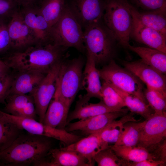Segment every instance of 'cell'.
<instances>
[{
	"label": "cell",
	"instance_id": "1",
	"mask_svg": "<svg viewBox=\"0 0 166 166\" xmlns=\"http://www.w3.org/2000/svg\"><path fill=\"white\" fill-rule=\"evenodd\" d=\"M67 48L52 43L37 44L14 51L3 61L18 72L38 71L46 73L55 64L64 59Z\"/></svg>",
	"mask_w": 166,
	"mask_h": 166
},
{
	"label": "cell",
	"instance_id": "2",
	"mask_svg": "<svg viewBox=\"0 0 166 166\" xmlns=\"http://www.w3.org/2000/svg\"><path fill=\"white\" fill-rule=\"evenodd\" d=\"M50 138L22 133L10 146L0 152V166H36L52 148Z\"/></svg>",
	"mask_w": 166,
	"mask_h": 166
},
{
	"label": "cell",
	"instance_id": "3",
	"mask_svg": "<svg viewBox=\"0 0 166 166\" xmlns=\"http://www.w3.org/2000/svg\"><path fill=\"white\" fill-rule=\"evenodd\" d=\"M83 41L86 52L92 56L96 65L113 60L118 44L102 19L92 23L84 29Z\"/></svg>",
	"mask_w": 166,
	"mask_h": 166
},
{
	"label": "cell",
	"instance_id": "4",
	"mask_svg": "<svg viewBox=\"0 0 166 166\" xmlns=\"http://www.w3.org/2000/svg\"><path fill=\"white\" fill-rule=\"evenodd\" d=\"M102 20L118 45L128 48L133 22L132 5L127 0H105Z\"/></svg>",
	"mask_w": 166,
	"mask_h": 166
},
{
	"label": "cell",
	"instance_id": "5",
	"mask_svg": "<svg viewBox=\"0 0 166 166\" xmlns=\"http://www.w3.org/2000/svg\"><path fill=\"white\" fill-rule=\"evenodd\" d=\"M50 42L66 48L73 47L84 53L83 31L70 11L67 2L60 17L50 30Z\"/></svg>",
	"mask_w": 166,
	"mask_h": 166
},
{
	"label": "cell",
	"instance_id": "6",
	"mask_svg": "<svg viewBox=\"0 0 166 166\" xmlns=\"http://www.w3.org/2000/svg\"><path fill=\"white\" fill-rule=\"evenodd\" d=\"M84 62L81 57L63 61L57 79L55 92L70 108L82 88Z\"/></svg>",
	"mask_w": 166,
	"mask_h": 166
},
{
	"label": "cell",
	"instance_id": "7",
	"mask_svg": "<svg viewBox=\"0 0 166 166\" xmlns=\"http://www.w3.org/2000/svg\"><path fill=\"white\" fill-rule=\"evenodd\" d=\"M98 70L103 81L136 96L148 104L144 94V84L130 71L119 66L113 60Z\"/></svg>",
	"mask_w": 166,
	"mask_h": 166
},
{
	"label": "cell",
	"instance_id": "8",
	"mask_svg": "<svg viewBox=\"0 0 166 166\" xmlns=\"http://www.w3.org/2000/svg\"><path fill=\"white\" fill-rule=\"evenodd\" d=\"M64 59L55 64L37 87L30 94L33 97L37 114L42 123L48 106L55 92L57 79Z\"/></svg>",
	"mask_w": 166,
	"mask_h": 166
},
{
	"label": "cell",
	"instance_id": "9",
	"mask_svg": "<svg viewBox=\"0 0 166 166\" xmlns=\"http://www.w3.org/2000/svg\"><path fill=\"white\" fill-rule=\"evenodd\" d=\"M0 116L30 134L53 138L63 143L69 139V133L65 129L53 128L33 119L14 116L0 110Z\"/></svg>",
	"mask_w": 166,
	"mask_h": 166
},
{
	"label": "cell",
	"instance_id": "10",
	"mask_svg": "<svg viewBox=\"0 0 166 166\" xmlns=\"http://www.w3.org/2000/svg\"><path fill=\"white\" fill-rule=\"evenodd\" d=\"M72 14L84 30L101 19L105 8V0H69L67 3Z\"/></svg>",
	"mask_w": 166,
	"mask_h": 166
},
{
	"label": "cell",
	"instance_id": "11",
	"mask_svg": "<svg viewBox=\"0 0 166 166\" xmlns=\"http://www.w3.org/2000/svg\"><path fill=\"white\" fill-rule=\"evenodd\" d=\"M8 27L10 49L15 51H21L38 44L34 33L25 22L19 9L12 16Z\"/></svg>",
	"mask_w": 166,
	"mask_h": 166
},
{
	"label": "cell",
	"instance_id": "12",
	"mask_svg": "<svg viewBox=\"0 0 166 166\" xmlns=\"http://www.w3.org/2000/svg\"><path fill=\"white\" fill-rule=\"evenodd\" d=\"M141 130L137 146L146 149L166 137V112H154Z\"/></svg>",
	"mask_w": 166,
	"mask_h": 166
},
{
	"label": "cell",
	"instance_id": "13",
	"mask_svg": "<svg viewBox=\"0 0 166 166\" xmlns=\"http://www.w3.org/2000/svg\"><path fill=\"white\" fill-rule=\"evenodd\" d=\"M123 64L124 68L134 74L146 86L166 91V75L146 64L141 59L125 61Z\"/></svg>",
	"mask_w": 166,
	"mask_h": 166
},
{
	"label": "cell",
	"instance_id": "14",
	"mask_svg": "<svg viewBox=\"0 0 166 166\" xmlns=\"http://www.w3.org/2000/svg\"><path fill=\"white\" fill-rule=\"evenodd\" d=\"M128 113L127 111H113L86 118L69 123L65 129L68 132L80 130L89 135L99 131L113 121Z\"/></svg>",
	"mask_w": 166,
	"mask_h": 166
},
{
	"label": "cell",
	"instance_id": "15",
	"mask_svg": "<svg viewBox=\"0 0 166 166\" xmlns=\"http://www.w3.org/2000/svg\"><path fill=\"white\" fill-rule=\"evenodd\" d=\"M131 11L133 22L130 38L149 48L166 53V36L142 24L133 14L132 8Z\"/></svg>",
	"mask_w": 166,
	"mask_h": 166
},
{
	"label": "cell",
	"instance_id": "16",
	"mask_svg": "<svg viewBox=\"0 0 166 166\" xmlns=\"http://www.w3.org/2000/svg\"><path fill=\"white\" fill-rule=\"evenodd\" d=\"M24 20L34 33L38 43H51L49 35L51 27L36 6L19 10Z\"/></svg>",
	"mask_w": 166,
	"mask_h": 166
},
{
	"label": "cell",
	"instance_id": "17",
	"mask_svg": "<svg viewBox=\"0 0 166 166\" xmlns=\"http://www.w3.org/2000/svg\"><path fill=\"white\" fill-rule=\"evenodd\" d=\"M36 166H92L86 158L73 151L52 148Z\"/></svg>",
	"mask_w": 166,
	"mask_h": 166
},
{
	"label": "cell",
	"instance_id": "18",
	"mask_svg": "<svg viewBox=\"0 0 166 166\" xmlns=\"http://www.w3.org/2000/svg\"><path fill=\"white\" fill-rule=\"evenodd\" d=\"M111 147L101 139L98 133L97 132L61 148L64 150L73 151L78 153L94 166V156L100 151Z\"/></svg>",
	"mask_w": 166,
	"mask_h": 166
},
{
	"label": "cell",
	"instance_id": "19",
	"mask_svg": "<svg viewBox=\"0 0 166 166\" xmlns=\"http://www.w3.org/2000/svg\"><path fill=\"white\" fill-rule=\"evenodd\" d=\"M89 100L85 95L79 96L74 109L68 115L67 125L75 119L80 120L111 112H128L129 110L128 108L118 110L110 108L106 105L101 100L97 103H89Z\"/></svg>",
	"mask_w": 166,
	"mask_h": 166
},
{
	"label": "cell",
	"instance_id": "20",
	"mask_svg": "<svg viewBox=\"0 0 166 166\" xmlns=\"http://www.w3.org/2000/svg\"><path fill=\"white\" fill-rule=\"evenodd\" d=\"M4 110L14 116L35 120L37 115L33 97L30 94L10 95L6 100Z\"/></svg>",
	"mask_w": 166,
	"mask_h": 166
},
{
	"label": "cell",
	"instance_id": "21",
	"mask_svg": "<svg viewBox=\"0 0 166 166\" xmlns=\"http://www.w3.org/2000/svg\"><path fill=\"white\" fill-rule=\"evenodd\" d=\"M92 56L87 52V59L83 72L82 88L86 92L85 96L90 100L91 98H97L101 100V84L98 70Z\"/></svg>",
	"mask_w": 166,
	"mask_h": 166
},
{
	"label": "cell",
	"instance_id": "22",
	"mask_svg": "<svg viewBox=\"0 0 166 166\" xmlns=\"http://www.w3.org/2000/svg\"><path fill=\"white\" fill-rule=\"evenodd\" d=\"M69 109L55 92L42 123L53 128L65 129Z\"/></svg>",
	"mask_w": 166,
	"mask_h": 166
},
{
	"label": "cell",
	"instance_id": "23",
	"mask_svg": "<svg viewBox=\"0 0 166 166\" xmlns=\"http://www.w3.org/2000/svg\"><path fill=\"white\" fill-rule=\"evenodd\" d=\"M46 74L33 71L19 72L14 78L10 95L30 94L39 85Z\"/></svg>",
	"mask_w": 166,
	"mask_h": 166
},
{
	"label": "cell",
	"instance_id": "24",
	"mask_svg": "<svg viewBox=\"0 0 166 166\" xmlns=\"http://www.w3.org/2000/svg\"><path fill=\"white\" fill-rule=\"evenodd\" d=\"M132 11L142 24L166 36V10H157L140 12L132 5Z\"/></svg>",
	"mask_w": 166,
	"mask_h": 166
},
{
	"label": "cell",
	"instance_id": "25",
	"mask_svg": "<svg viewBox=\"0 0 166 166\" xmlns=\"http://www.w3.org/2000/svg\"><path fill=\"white\" fill-rule=\"evenodd\" d=\"M128 49L138 54L145 63L166 74V53L151 48L134 46L129 45Z\"/></svg>",
	"mask_w": 166,
	"mask_h": 166
},
{
	"label": "cell",
	"instance_id": "26",
	"mask_svg": "<svg viewBox=\"0 0 166 166\" xmlns=\"http://www.w3.org/2000/svg\"><path fill=\"white\" fill-rule=\"evenodd\" d=\"M117 93L123 100L126 107L131 112L139 115L145 120L154 113L148 104L136 96L124 91L111 85Z\"/></svg>",
	"mask_w": 166,
	"mask_h": 166
},
{
	"label": "cell",
	"instance_id": "27",
	"mask_svg": "<svg viewBox=\"0 0 166 166\" xmlns=\"http://www.w3.org/2000/svg\"><path fill=\"white\" fill-rule=\"evenodd\" d=\"M134 113H131L121 117L118 120H114L101 130L97 132L101 138L105 142L109 144L114 143L117 141L123 128L124 123L129 121H139L133 117Z\"/></svg>",
	"mask_w": 166,
	"mask_h": 166
},
{
	"label": "cell",
	"instance_id": "28",
	"mask_svg": "<svg viewBox=\"0 0 166 166\" xmlns=\"http://www.w3.org/2000/svg\"><path fill=\"white\" fill-rule=\"evenodd\" d=\"M111 148L118 157L128 161L136 162L153 160L147 150L140 146L114 145Z\"/></svg>",
	"mask_w": 166,
	"mask_h": 166
},
{
	"label": "cell",
	"instance_id": "29",
	"mask_svg": "<svg viewBox=\"0 0 166 166\" xmlns=\"http://www.w3.org/2000/svg\"><path fill=\"white\" fill-rule=\"evenodd\" d=\"M145 121L141 122L129 121L123 125L122 131L115 145L137 146L141 130Z\"/></svg>",
	"mask_w": 166,
	"mask_h": 166
},
{
	"label": "cell",
	"instance_id": "30",
	"mask_svg": "<svg viewBox=\"0 0 166 166\" xmlns=\"http://www.w3.org/2000/svg\"><path fill=\"white\" fill-rule=\"evenodd\" d=\"M66 2V0H41L39 10L51 27L60 17Z\"/></svg>",
	"mask_w": 166,
	"mask_h": 166
},
{
	"label": "cell",
	"instance_id": "31",
	"mask_svg": "<svg viewBox=\"0 0 166 166\" xmlns=\"http://www.w3.org/2000/svg\"><path fill=\"white\" fill-rule=\"evenodd\" d=\"M23 130L0 116V152L10 146Z\"/></svg>",
	"mask_w": 166,
	"mask_h": 166
},
{
	"label": "cell",
	"instance_id": "32",
	"mask_svg": "<svg viewBox=\"0 0 166 166\" xmlns=\"http://www.w3.org/2000/svg\"><path fill=\"white\" fill-rule=\"evenodd\" d=\"M101 100L105 104L111 108L121 110L126 106L120 96L117 93L112 85L103 81L101 89Z\"/></svg>",
	"mask_w": 166,
	"mask_h": 166
},
{
	"label": "cell",
	"instance_id": "33",
	"mask_svg": "<svg viewBox=\"0 0 166 166\" xmlns=\"http://www.w3.org/2000/svg\"><path fill=\"white\" fill-rule=\"evenodd\" d=\"M144 94L148 105L154 112L166 111V91L159 90L146 86Z\"/></svg>",
	"mask_w": 166,
	"mask_h": 166
},
{
	"label": "cell",
	"instance_id": "34",
	"mask_svg": "<svg viewBox=\"0 0 166 166\" xmlns=\"http://www.w3.org/2000/svg\"><path fill=\"white\" fill-rule=\"evenodd\" d=\"M111 147L100 151L94 156L93 160L98 166H120L118 163L119 158Z\"/></svg>",
	"mask_w": 166,
	"mask_h": 166
},
{
	"label": "cell",
	"instance_id": "35",
	"mask_svg": "<svg viewBox=\"0 0 166 166\" xmlns=\"http://www.w3.org/2000/svg\"><path fill=\"white\" fill-rule=\"evenodd\" d=\"M136 7L145 11L166 10V0H130Z\"/></svg>",
	"mask_w": 166,
	"mask_h": 166
},
{
	"label": "cell",
	"instance_id": "36",
	"mask_svg": "<svg viewBox=\"0 0 166 166\" xmlns=\"http://www.w3.org/2000/svg\"><path fill=\"white\" fill-rule=\"evenodd\" d=\"M146 149L152 156L153 160L166 163V138Z\"/></svg>",
	"mask_w": 166,
	"mask_h": 166
},
{
	"label": "cell",
	"instance_id": "37",
	"mask_svg": "<svg viewBox=\"0 0 166 166\" xmlns=\"http://www.w3.org/2000/svg\"><path fill=\"white\" fill-rule=\"evenodd\" d=\"M18 8L14 0H0V20L5 21L8 18L11 19Z\"/></svg>",
	"mask_w": 166,
	"mask_h": 166
},
{
	"label": "cell",
	"instance_id": "38",
	"mask_svg": "<svg viewBox=\"0 0 166 166\" xmlns=\"http://www.w3.org/2000/svg\"><path fill=\"white\" fill-rule=\"evenodd\" d=\"M14 78L9 73L0 77V103L5 104L6 100L10 95Z\"/></svg>",
	"mask_w": 166,
	"mask_h": 166
},
{
	"label": "cell",
	"instance_id": "39",
	"mask_svg": "<svg viewBox=\"0 0 166 166\" xmlns=\"http://www.w3.org/2000/svg\"><path fill=\"white\" fill-rule=\"evenodd\" d=\"M8 26L5 21L0 20V53L6 52L10 49Z\"/></svg>",
	"mask_w": 166,
	"mask_h": 166
},
{
	"label": "cell",
	"instance_id": "40",
	"mask_svg": "<svg viewBox=\"0 0 166 166\" xmlns=\"http://www.w3.org/2000/svg\"><path fill=\"white\" fill-rule=\"evenodd\" d=\"M166 163L152 159L145 160L138 162L128 161L119 158L118 163L122 166H164Z\"/></svg>",
	"mask_w": 166,
	"mask_h": 166
},
{
	"label": "cell",
	"instance_id": "41",
	"mask_svg": "<svg viewBox=\"0 0 166 166\" xmlns=\"http://www.w3.org/2000/svg\"><path fill=\"white\" fill-rule=\"evenodd\" d=\"M18 7L21 8L36 6L38 0H14Z\"/></svg>",
	"mask_w": 166,
	"mask_h": 166
},
{
	"label": "cell",
	"instance_id": "42",
	"mask_svg": "<svg viewBox=\"0 0 166 166\" xmlns=\"http://www.w3.org/2000/svg\"><path fill=\"white\" fill-rule=\"evenodd\" d=\"M9 68L6 64L3 61L0 63V77L8 73Z\"/></svg>",
	"mask_w": 166,
	"mask_h": 166
},
{
	"label": "cell",
	"instance_id": "43",
	"mask_svg": "<svg viewBox=\"0 0 166 166\" xmlns=\"http://www.w3.org/2000/svg\"><path fill=\"white\" fill-rule=\"evenodd\" d=\"M2 61H3L2 60L0 59V63L2 62Z\"/></svg>",
	"mask_w": 166,
	"mask_h": 166
}]
</instances>
